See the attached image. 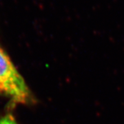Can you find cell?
<instances>
[{"mask_svg":"<svg viewBox=\"0 0 124 124\" xmlns=\"http://www.w3.org/2000/svg\"><path fill=\"white\" fill-rule=\"evenodd\" d=\"M0 94L16 103L31 104L34 101L25 81L1 46Z\"/></svg>","mask_w":124,"mask_h":124,"instance_id":"cell-1","label":"cell"},{"mask_svg":"<svg viewBox=\"0 0 124 124\" xmlns=\"http://www.w3.org/2000/svg\"><path fill=\"white\" fill-rule=\"evenodd\" d=\"M0 124H18L13 115L8 113L0 118Z\"/></svg>","mask_w":124,"mask_h":124,"instance_id":"cell-2","label":"cell"}]
</instances>
